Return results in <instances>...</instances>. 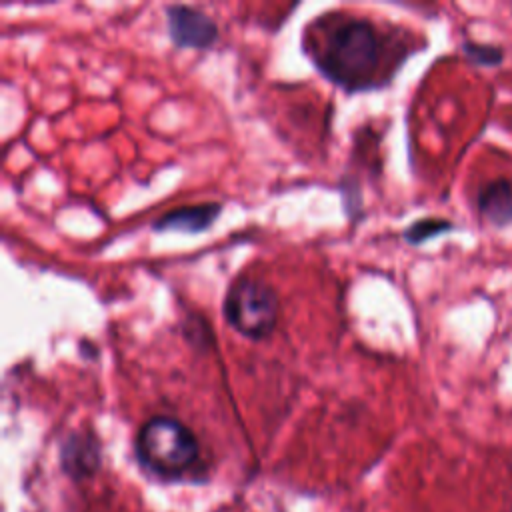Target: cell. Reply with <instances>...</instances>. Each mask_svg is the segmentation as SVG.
Segmentation results:
<instances>
[{
    "instance_id": "277c9868",
    "label": "cell",
    "mask_w": 512,
    "mask_h": 512,
    "mask_svg": "<svg viewBox=\"0 0 512 512\" xmlns=\"http://www.w3.org/2000/svg\"><path fill=\"white\" fill-rule=\"evenodd\" d=\"M164 14L168 36L178 48L206 50L218 40L216 22L200 8L188 4H168Z\"/></svg>"
},
{
    "instance_id": "8992f818",
    "label": "cell",
    "mask_w": 512,
    "mask_h": 512,
    "mask_svg": "<svg viewBox=\"0 0 512 512\" xmlns=\"http://www.w3.org/2000/svg\"><path fill=\"white\" fill-rule=\"evenodd\" d=\"M218 214H220L218 202L182 206V208H174V210L162 214L160 218H156L152 228L160 230V232L172 230V232L194 234V232H202V230L210 228L212 222L218 218Z\"/></svg>"
},
{
    "instance_id": "ba28073f",
    "label": "cell",
    "mask_w": 512,
    "mask_h": 512,
    "mask_svg": "<svg viewBox=\"0 0 512 512\" xmlns=\"http://www.w3.org/2000/svg\"><path fill=\"white\" fill-rule=\"evenodd\" d=\"M446 230H452V222H448L444 218H420V220L412 222L402 232V236L408 244H422Z\"/></svg>"
},
{
    "instance_id": "52a82bcc",
    "label": "cell",
    "mask_w": 512,
    "mask_h": 512,
    "mask_svg": "<svg viewBox=\"0 0 512 512\" xmlns=\"http://www.w3.org/2000/svg\"><path fill=\"white\" fill-rule=\"evenodd\" d=\"M476 208L482 220L502 228L512 224V182L496 178L484 184L476 196Z\"/></svg>"
},
{
    "instance_id": "9c48e42d",
    "label": "cell",
    "mask_w": 512,
    "mask_h": 512,
    "mask_svg": "<svg viewBox=\"0 0 512 512\" xmlns=\"http://www.w3.org/2000/svg\"><path fill=\"white\" fill-rule=\"evenodd\" d=\"M462 52L470 62L476 66H498L504 58V50L492 44H480V42H464Z\"/></svg>"
},
{
    "instance_id": "5b68a950",
    "label": "cell",
    "mask_w": 512,
    "mask_h": 512,
    "mask_svg": "<svg viewBox=\"0 0 512 512\" xmlns=\"http://www.w3.org/2000/svg\"><path fill=\"white\" fill-rule=\"evenodd\" d=\"M102 464L100 442L92 432H70L60 444V468L62 472L80 482L92 478Z\"/></svg>"
},
{
    "instance_id": "3957f363",
    "label": "cell",
    "mask_w": 512,
    "mask_h": 512,
    "mask_svg": "<svg viewBox=\"0 0 512 512\" xmlns=\"http://www.w3.org/2000/svg\"><path fill=\"white\" fill-rule=\"evenodd\" d=\"M224 320L250 340L266 338L278 318V296L272 286L252 276H238L222 302Z\"/></svg>"
},
{
    "instance_id": "7a4b0ae2",
    "label": "cell",
    "mask_w": 512,
    "mask_h": 512,
    "mask_svg": "<svg viewBox=\"0 0 512 512\" xmlns=\"http://www.w3.org/2000/svg\"><path fill=\"white\" fill-rule=\"evenodd\" d=\"M134 452L142 468L160 476L176 478L198 460L200 444L194 432L172 416L148 418L134 440Z\"/></svg>"
},
{
    "instance_id": "6da1fadb",
    "label": "cell",
    "mask_w": 512,
    "mask_h": 512,
    "mask_svg": "<svg viewBox=\"0 0 512 512\" xmlns=\"http://www.w3.org/2000/svg\"><path fill=\"white\" fill-rule=\"evenodd\" d=\"M330 82L348 92L366 90L380 66V36L370 20L350 18L328 36L316 60Z\"/></svg>"
}]
</instances>
